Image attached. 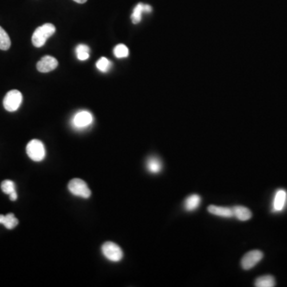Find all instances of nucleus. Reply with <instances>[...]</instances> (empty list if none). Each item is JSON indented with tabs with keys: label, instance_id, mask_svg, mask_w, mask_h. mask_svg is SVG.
<instances>
[{
	"label": "nucleus",
	"instance_id": "6e6552de",
	"mask_svg": "<svg viewBox=\"0 0 287 287\" xmlns=\"http://www.w3.org/2000/svg\"><path fill=\"white\" fill-rule=\"evenodd\" d=\"M92 116L90 112L88 111H81L78 112L74 118V124L77 128H85L92 123Z\"/></svg>",
	"mask_w": 287,
	"mask_h": 287
},
{
	"label": "nucleus",
	"instance_id": "ddd939ff",
	"mask_svg": "<svg viewBox=\"0 0 287 287\" xmlns=\"http://www.w3.org/2000/svg\"><path fill=\"white\" fill-rule=\"evenodd\" d=\"M146 168L152 174H158L162 170V162L156 156H151L147 160Z\"/></svg>",
	"mask_w": 287,
	"mask_h": 287
},
{
	"label": "nucleus",
	"instance_id": "7ed1b4c3",
	"mask_svg": "<svg viewBox=\"0 0 287 287\" xmlns=\"http://www.w3.org/2000/svg\"><path fill=\"white\" fill-rule=\"evenodd\" d=\"M22 95L20 91L12 90L4 96V106L8 112H14L22 104Z\"/></svg>",
	"mask_w": 287,
	"mask_h": 287
},
{
	"label": "nucleus",
	"instance_id": "2eb2a0df",
	"mask_svg": "<svg viewBox=\"0 0 287 287\" xmlns=\"http://www.w3.org/2000/svg\"><path fill=\"white\" fill-rule=\"evenodd\" d=\"M0 224L5 226L6 229H13L18 224V220L14 217L13 213H9L6 216L0 214Z\"/></svg>",
	"mask_w": 287,
	"mask_h": 287
},
{
	"label": "nucleus",
	"instance_id": "dca6fc26",
	"mask_svg": "<svg viewBox=\"0 0 287 287\" xmlns=\"http://www.w3.org/2000/svg\"><path fill=\"white\" fill-rule=\"evenodd\" d=\"M254 286L256 287L276 286V278L272 276H260L254 281Z\"/></svg>",
	"mask_w": 287,
	"mask_h": 287
},
{
	"label": "nucleus",
	"instance_id": "20e7f679",
	"mask_svg": "<svg viewBox=\"0 0 287 287\" xmlns=\"http://www.w3.org/2000/svg\"><path fill=\"white\" fill-rule=\"evenodd\" d=\"M68 189L73 195L88 199L91 196L90 189L85 181L81 179H73L70 181Z\"/></svg>",
	"mask_w": 287,
	"mask_h": 287
},
{
	"label": "nucleus",
	"instance_id": "9b49d317",
	"mask_svg": "<svg viewBox=\"0 0 287 287\" xmlns=\"http://www.w3.org/2000/svg\"><path fill=\"white\" fill-rule=\"evenodd\" d=\"M152 10V6L148 4H143L142 2L138 4L135 8H134V12H132V16H131V20H132V24H138L142 20V14L143 12L146 13H150Z\"/></svg>",
	"mask_w": 287,
	"mask_h": 287
},
{
	"label": "nucleus",
	"instance_id": "f3484780",
	"mask_svg": "<svg viewBox=\"0 0 287 287\" xmlns=\"http://www.w3.org/2000/svg\"><path fill=\"white\" fill-rule=\"evenodd\" d=\"M12 42L10 37L8 36L4 28L0 26V50H8L10 48Z\"/></svg>",
	"mask_w": 287,
	"mask_h": 287
},
{
	"label": "nucleus",
	"instance_id": "6ab92c4d",
	"mask_svg": "<svg viewBox=\"0 0 287 287\" xmlns=\"http://www.w3.org/2000/svg\"><path fill=\"white\" fill-rule=\"evenodd\" d=\"M114 53L115 57L118 58H124L128 57L130 54L128 48L124 44H118L116 46V48L114 50Z\"/></svg>",
	"mask_w": 287,
	"mask_h": 287
},
{
	"label": "nucleus",
	"instance_id": "5701e85b",
	"mask_svg": "<svg viewBox=\"0 0 287 287\" xmlns=\"http://www.w3.org/2000/svg\"><path fill=\"white\" fill-rule=\"evenodd\" d=\"M74 2H78V4H85L87 2V0H74Z\"/></svg>",
	"mask_w": 287,
	"mask_h": 287
},
{
	"label": "nucleus",
	"instance_id": "f257e3e1",
	"mask_svg": "<svg viewBox=\"0 0 287 287\" xmlns=\"http://www.w3.org/2000/svg\"><path fill=\"white\" fill-rule=\"evenodd\" d=\"M56 26L52 24H46L38 28L32 36V44L36 48H42L46 40L56 33Z\"/></svg>",
	"mask_w": 287,
	"mask_h": 287
},
{
	"label": "nucleus",
	"instance_id": "9d476101",
	"mask_svg": "<svg viewBox=\"0 0 287 287\" xmlns=\"http://www.w3.org/2000/svg\"><path fill=\"white\" fill-rule=\"evenodd\" d=\"M208 212L212 214H214V216H216L222 217V218H232V217H234L232 208H226V206L210 205V206H208Z\"/></svg>",
	"mask_w": 287,
	"mask_h": 287
},
{
	"label": "nucleus",
	"instance_id": "aec40b11",
	"mask_svg": "<svg viewBox=\"0 0 287 287\" xmlns=\"http://www.w3.org/2000/svg\"><path fill=\"white\" fill-rule=\"evenodd\" d=\"M112 65V62H111L108 58L104 57L100 58L96 63V68H98L99 70L102 71V72H104V73L110 70Z\"/></svg>",
	"mask_w": 287,
	"mask_h": 287
},
{
	"label": "nucleus",
	"instance_id": "f8f14e48",
	"mask_svg": "<svg viewBox=\"0 0 287 287\" xmlns=\"http://www.w3.org/2000/svg\"><path fill=\"white\" fill-rule=\"evenodd\" d=\"M232 210H233L234 217H236L240 221H248L252 218V212L246 206H233Z\"/></svg>",
	"mask_w": 287,
	"mask_h": 287
},
{
	"label": "nucleus",
	"instance_id": "f03ea898",
	"mask_svg": "<svg viewBox=\"0 0 287 287\" xmlns=\"http://www.w3.org/2000/svg\"><path fill=\"white\" fill-rule=\"evenodd\" d=\"M26 154L34 162H42L45 158V146L40 140H30L26 146Z\"/></svg>",
	"mask_w": 287,
	"mask_h": 287
},
{
	"label": "nucleus",
	"instance_id": "412c9836",
	"mask_svg": "<svg viewBox=\"0 0 287 287\" xmlns=\"http://www.w3.org/2000/svg\"><path fill=\"white\" fill-rule=\"evenodd\" d=\"M1 189L5 194H8V195H10L12 193L16 192V184L13 181L9 180L2 181L1 184Z\"/></svg>",
	"mask_w": 287,
	"mask_h": 287
},
{
	"label": "nucleus",
	"instance_id": "a211bd4d",
	"mask_svg": "<svg viewBox=\"0 0 287 287\" xmlns=\"http://www.w3.org/2000/svg\"><path fill=\"white\" fill-rule=\"evenodd\" d=\"M76 54L80 61H86L90 58V48L83 44L78 45L76 48Z\"/></svg>",
	"mask_w": 287,
	"mask_h": 287
},
{
	"label": "nucleus",
	"instance_id": "0eeeda50",
	"mask_svg": "<svg viewBox=\"0 0 287 287\" xmlns=\"http://www.w3.org/2000/svg\"><path fill=\"white\" fill-rule=\"evenodd\" d=\"M58 65V62L56 58L50 56H44L37 63V70L41 73H48L56 70Z\"/></svg>",
	"mask_w": 287,
	"mask_h": 287
},
{
	"label": "nucleus",
	"instance_id": "39448f33",
	"mask_svg": "<svg viewBox=\"0 0 287 287\" xmlns=\"http://www.w3.org/2000/svg\"><path fill=\"white\" fill-rule=\"evenodd\" d=\"M102 250L104 257L110 261L119 262L123 258L122 248L114 242H104L102 246Z\"/></svg>",
	"mask_w": 287,
	"mask_h": 287
},
{
	"label": "nucleus",
	"instance_id": "1a4fd4ad",
	"mask_svg": "<svg viewBox=\"0 0 287 287\" xmlns=\"http://www.w3.org/2000/svg\"><path fill=\"white\" fill-rule=\"evenodd\" d=\"M287 193L284 189H280L276 192L273 201V210L280 212L284 210L286 204Z\"/></svg>",
	"mask_w": 287,
	"mask_h": 287
},
{
	"label": "nucleus",
	"instance_id": "423d86ee",
	"mask_svg": "<svg viewBox=\"0 0 287 287\" xmlns=\"http://www.w3.org/2000/svg\"><path fill=\"white\" fill-rule=\"evenodd\" d=\"M264 258V253L261 250H254L248 252L241 260V266L245 270L254 268Z\"/></svg>",
	"mask_w": 287,
	"mask_h": 287
},
{
	"label": "nucleus",
	"instance_id": "4be33fe9",
	"mask_svg": "<svg viewBox=\"0 0 287 287\" xmlns=\"http://www.w3.org/2000/svg\"><path fill=\"white\" fill-rule=\"evenodd\" d=\"M9 196H10V200L14 201L18 199V195H17V192H14L12 193V194Z\"/></svg>",
	"mask_w": 287,
	"mask_h": 287
},
{
	"label": "nucleus",
	"instance_id": "4468645a",
	"mask_svg": "<svg viewBox=\"0 0 287 287\" xmlns=\"http://www.w3.org/2000/svg\"><path fill=\"white\" fill-rule=\"evenodd\" d=\"M201 198L197 194L189 196L184 201V208L188 212H193L199 208L200 204Z\"/></svg>",
	"mask_w": 287,
	"mask_h": 287
}]
</instances>
